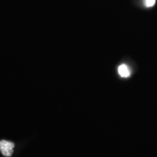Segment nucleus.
I'll return each instance as SVG.
<instances>
[{"label":"nucleus","instance_id":"nucleus-1","mask_svg":"<svg viewBox=\"0 0 157 157\" xmlns=\"http://www.w3.org/2000/svg\"><path fill=\"white\" fill-rule=\"evenodd\" d=\"M14 143L10 142V141H0V151H1L2 154L5 156H11L13 154V148H14Z\"/></svg>","mask_w":157,"mask_h":157},{"label":"nucleus","instance_id":"nucleus-2","mask_svg":"<svg viewBox=\"0 0 157 157\" xmlns=\"http://www.w3.org/2000/svg\"><path fill=\"white\" fill-rule=\"evenodd\" d=\"M118 71H119V75H120L121 77L126 78L128 77L130 75V71H129V68L128 66L125 64H122L121 66H119L118 68Z\"/></svg>","mask_w":157,"mask_h":157},{"label":"nucleus","instance_id":"nucleus-3","mask_svg":"<svg viewBox=\"0 0 157 157\" xmlns=\"http://www.w3.org/2000/svg\"><path fill=\"white\" fill-rule=\"evenodd\" d=\"M155 3H156V0H145V4L148 7H153Z\"/></svg>","mask_w":157,"mask_h":157}]
</instances>
